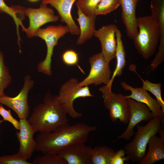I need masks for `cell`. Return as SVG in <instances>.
I'll use <instances>...</instances> for the list:
<instances>
[{
  "instance_id": "cell-9",
  "label": "cell",
  "mask_w": 164,
  "mask_h": 164,
  "mask_svg": "<svg viewBox=\"0 0 164 164\" xmlns=\"http://www.w3.org/2000/svg\"><path fill=\"white\" fill-rule=\"evenodd\" d=\"M34 81L30 76L24 78L23 86L15 97H11L5 94L0 97V103L6 106L15 112L19 119H27L29 108L28 103V97L29 90L33 86Z\"/></svg>"
},
{
  "instance_id": "cell-18",
  "label": "cell",
  "mask_w": 164,
  "mask_h": 164,
  "mask_svg": "<svg viewBox=\"0 0 164 164\" xmlns=\"http://www.w3.org/2000/svg\"><path fill=\"white\" fill-rule=\"evenodd\" d=\"M77 7L78 15L77 20L80 26V30L77 44L78 45H81L94 36L97 16L95 15L87 16L84 14L78 6Z\"/></svg>"
},
{
  "instance_id": "cell-2",
  "label": "cell",
  "mask_w": 164,
  "mask_h": 164,
  "mask_svg": "<svg viewBox=\"0 0 164 164\" xmlns=\"http://www.w3.org/2000/svg\"><path fill=\"white\" fill-rule=\"evenodd\" d=\"M67 114L58 95L48 92L45 95L43 102L34 108L28 120L35 132H48L68 124Z\"/></svg>"
},
{
  "instance_id": "cell-11",
  "label": "cell",
  "mask_w": 164,
  "mask_h": 164,
  "mask_svg": "<svg viewBox=\"0 0 164 164\" xmlns=\"http://www.w3.org/2000/svg\"><path fill=\"white\" fill-rule=\"evenodd\" d=\"M130 115L128 124L125 131L118 137V139L130 140L134 135V129L140 122L149 121L152 118L149 108L143 103L131 98L128 99Z\"/></svg>"
},
{
  "instance_id": "cell-14",
  "label": "cell",
  "mask_w": 164,
  "mask_h": 164,
  "mask_svg": "<svg viewBox=\"0 0 164 164\" xmlns=\"http://www.w3.org/2000/svg\"><path fill=\"white\" fill-rule=\"evenodd\" d=\"M19 132H16V137L19 142L18 152L25 159L31 158L36 151V142L34 138L35 132L27 119H19Z\"/></svg>"
},
{
  "instance_id": "cell-16",
  "label": "cell",
  "mask_w": 164,
  "mask_h": 164,
  "mask_svg": "<svg viewBox=\"0 0 164 164\" xmlns=\"http://www.w3.org/2000/svg\"><path fill=\"white\" fill-rule=\"evenodd\" d=\"M77 0H43L41 3L50 4L57 12L61 21L65 22L69 29V33L73 35L80 33L79 27L76 24L71 14V9Z\"/></svg>"
},
{
  "instance_id": "cell-36",
  "label": "cell",
  "mask_w": 164,
  "mask_h": 164,
  "mask_svg": "<svg viewBox=\"0 0 164 164\" xmlns=\"http://www.w3.org/2000/svg\"><path fill=\"white\" fill-rule=\"evenodd\" d=\"M4 0L5 1V0Z\"/></svg>"
},
{
  "instance_id": "cell-19",
  "label": "cell",
  "mask_w": 164,
  "mask_h": 164,
  "mask_svg": "<svg viewBox=\"0 0 164 164\" xmlns=\"http://www.w3.org/2000/svg\"><path fill=\"white\" fill-rule=\"evenodd\" d=\"M148 151L139 164H153L164 159V142L156 135L149 139Z\"/></svg>"
},
{
  "instance_id": "cell-4",
  "label": "cell",
  "mask_w": 164,
  "mask_h": 164,
  "mask_svg": "<svg viewBox=\"0 0 164 164\" xmlns=\"http://www.w3.org/2000/svg\"><path fill=\"white\" fill-rule=\"evenodd\" d=\"M164 124L159 117L152 118L145 125L138 124L133 139L125 145L124 149L128 160L133 163H139L146 154L148 142L152 137L156 135Z\"/></svg>"
},
{
  "instance_id": "cell-30",
  "label": "cell",
  "mask_w": 164,
  "mask_h": 164,
  "mask_svg": "<svg viewBox=\"0 0 164 164\" xmlns=\"http://www.w3.org/2000/svg\"><path fill=\"white\" fill-rule=\"evenodd\" d=\"M62 58L63 62L67 65H78V55L73 50H69L65 51L62 55Z\"/></svg>"
},
{
  "instance_id": "cell-35",
  "label": "cell",
  "mask_w": 164,
  "mask_h": 164,
  "mask_svg": "<svg viewBox=\"0 0 164 164\" xmlns=\"http://www.w3.org/2000/svg\"><path fill=\"white\" fill-rule=\"evenodd\" d=\"M3 121L2 120H0V126ZM0 144H1V141L0 140Z\"/></svg>"
},
{
  "instance_id": "cell-17",
  "label": "cell",
  "mask_w": 164,
  "mask_h": 164,
  "mask_svg": "<svg viewBox=\"0 0 164 164\" xmlns=\"http://www.w3.org/2000/svg\"><path fill=\"white\" fill-rule=\"evenodd\" d=\"M140 0H118L121 8V19L127 36L133 39L138 32L136 15L138 2Z\"/></svg>"
},
{
  "instance_id": "cell-26",
  "label": "cell",
  "mask_w": 164,
  "mask_h": 164,
  "mask_svg": "<svg viewBox=\"0 0 164 164\" xmlns=\"http://www.w3.org/2000/svg\"><path fill=\"white\" fill-rule=\"evenodd\" d=\"M120 6L118 0H101L96 6L94 14L96 16L106 15L116 10Z\"/></svg>"
},
{
  "instance_id": "cell-20",
  "label": "cell",
  "mask_w": 164,
  "mask_h": 164,
  "mask_svg": "<svg viewBox=\"0 0 164 164\" xmlns=\"http://www.w3.org/2000/svg\"><path fill=\"white\" fill-rule=\"evenodd\" d=\"M117 46L115 53L116 65L115 70L109 83L107 85L112 86L113 81L116 76H121L126 63L125 52L122 39L121 33L118 29L116 32Z\"/></svg>"
},
{
  "instance_id": "cell-33",
  "label": "cell",
  "mask_w": 164,
  "mask_h": 164,
  "mask_svg": "<svg viewBox=\"0 0 164 164\" xmlns=\"http://www.w3.org/2000/svg\"><path fill=\"white\" fill-rule=\"evenodd\" d=\"M158 133L159 135V138L163 142H164V132L162 128L159 131Z\"/></svg>"
},
{
  "instance_id": "cell-31",
  "label": "cell",
  "mask_w": 164,
  "mask_h": 164,
  "mask_svg": "<svg viewBox=\"0 0 164 164\" xmlns=\"http://www.w3.org/2000/svg\"><path fill=\"white\" fill-rule=\"evenodd\" d=\"M0 115L3 118V121H6L9 122L15 129L19 130L20 128L19 121L12 116L10 109L7 110L2 104L0 105Z\"/></svg>"
},
{
  "instance_id": "cell-34",
  "label": "cell",
  "mask_w": 164,
  "mask_h": 164,
  "mask_svg": "<svg viewBox=\"0 0 164 164\" xmlns=\"http://www.w3.org/2000/svg\"><path fill=\"white\" fill-rule=\"evenodd\" d=\"M27 0L31 2H35L38 1L39 0Z\"/></svg>"
},
{
  "instance_id": "cell-3",
  "label": "cell",
  "mask_w": 164,
  "mask_h": 164,
  "mask_svg": "<svg viewBox=\"0 0 164 164\" xmlns=\"http://www.w3.org/2000/svg\"><path fill=\"white\" fill-rule=\"evenodd\" d=\"M138 30L133 39L135 47L143 58L149 59L155 53L161 36L159 23L152 15L137 17Z\"/></svg>"
},
{
  "instance_id": "cell-8",
  "label": "cell",
  "mask_w": 164,
  "mask_h": 164,
  "mask_svg": "<svg viewBox=\"0 0 164 164\" xmlns=\"http://www.w3.org/2000/svg\"><path fill=\"white\" fill-rule=\"evenodd\" d=\"M91 69L88 76L78 85L82 87L94 84L97 86L104 84H108L111 78V72L109 63L101 52L97 53L89 58Z\"/></svg>"
},
{
  "instance_id": "cell-13",
  "label": "cell",
  "mask_w": 164,
  "mask_h": 164,
  "mask_svg": "<svg viewBox=\"0 0 164 164\" xmlns=\"http://www.w3.org/2000/svg\"><path fill=\"white\" fill-rule=\"evenodd\" d=\"M118 29L115 25L110 24L103 26L94 32V36L101 42V53L109 63L115 58L117 46L116 32Z\"/></svg>"
},
{
  "instance_id": "cell-15",
  "label": "cell",
  "mask_w": 164,
  "mask_h": 164,
  "mask_svg": "<svg viewBox=\"0 0 164 164\" xmlns=\"http://www.w3.org/2000/svg\"><path fill=\"white\" fill-rule=\"evenodd\" d=\"M121 85L125 91H129L131 92L130 94L125 96L126 98L132 99L146 105L151 111L153 118H160L164 123V112L162 111L160 104L156 99L149 95L147 91L142 87H133L124 81L122 82Z\"/></svg>"
},
{
  "instance_id": "cell-6",
  "label": "cell",
  "mask_w": 164,
  "mask_h": 164,
  "mask_svg": "<svg viewBox=\"0 0 164 164\" xmlns=\"http://www.w3.org/2000/svg\"><path fill=\"white\" fill-rule=\"evenodd\" d=\"M111 87L105 85L99 89L102 94L104 106L109 111L112 122H115L119 119L123 123L127 124L130 115L128 99L121 94L113 92Z\"/></svg>"
},
{
  "instance_id": "cell-27",
  "label": "cell",
  "mask_w": 164,
  "mask_h": 164,
  "mask_svg": "<svg viewBox=\"0 0 164 164\" xmlns=\"http://www.w3.org/2000/svg\"><path fill=\"white\" fill-rule=\"evenodd\" d=\"M32 164H67L57 154L47 153L36 157Z\"/></svg>"
},
{
  "instance_id": "cell-10",
  "label": "cell",
  "mask_w": 164,
  "mask_h": 164,
  "mask_svg": "<svg viewBox=\"0 0 164 164\" xmlns=\"http://www.w3.org/2000/svg\"><path fill=\"white\" fill-rule=\"evenodd\" d=\"M47 5L41 3L39 8L25 9L24 15L28 16L29 19V26L26 28L25 32L28 38L34 37L36 30L43 25L59 20V16L56 15L53 10Z\"/></svg>"
},
{
  "instance_id": "cell-22",
  "label": "cell",
  "mask_w": 164,
  "mask_h": 164,
  "mask_svg": "<svg viewBox=\"0 0 164 164\" xmlns=\"http://www.w3.org/2000/svg\"><path fill=\"white\" fill-rule=\"evenodd\" d=\"M151 15L158 21L160 27L161 36L159 46L164 47V0H150Z\"/></svg>"
},
{
  "instance_id": "cell-23",
  "label": "cell",
  "mask_w": 164,
  "mask_h": 164,
  "mask_svg": "<svg viewBox=\"0 0 164 164\" xmlns=\"http://www.w3.org/2000/svg\"><path fill=\"white\" fill-rule=\"evenodd\" d=\"M116 151L105 146H96L93 149L91 164H111Z\"/></svg>"
},
{
  "instance_id": "cell-21",
  "label": "cell",
  "mask_w": 164,
  "mask_h": 164,
  "mask_svg": "<svg viewBox=\"0 0 164 164\" xmlns=\"http://www.w3.org/2000/svg\"><path fill=\"white\" fill-rule=\"evenodd\" d=\"M25 9L19 6H9L6 4L4 0H0V12L8 14L13 19L16 26L18 41H19L21 40L19 32V26H21L24 32L26 29L22 22L24 18Z\"/></svg>"
},
{
  "instance_id": "cell-7",
  "label": "cell",
  "mask_w": 164,
  "mask_h": 164,
  "mask_svg": "<svg viewBox=\"0 0 164 164\" xmlns=\"http://www.w3.org/2000/svg\"><path fill=\"white\" fill-rule=\"evenodd\" d=\"M78 80L71 78L61 86L58 95V97L63 104L67 114L73 118L81 117L82 114L75 111L73 103L78 98L93 97L94 96L90 92L88 86H79Z\"/></svg>"
},
{
  "instance_id": "cell-29",
  "label": "cell",
  "mask_w": 164,
  "mask_h": 164,
  "mask_svg": "<svg viewBox=\"0 0 164 164\" xmlns=\"http://www.w3.org/2000/svg\"><path fill=\"white\" fill-rule=\"evenodd\" d=\"M0 164H32L24 159L18 152L13 155L0 157Z\"/></svg>"
},
{
  "instance_id": "cell-28",
  "label": "cell",
  "mask_w": 164,
  "mask_h": 164,
  "mask_svg": "<svg viewBox=\"0 0 164 164\" xmlns=\"http://www.w3.org/2000/svg\"><path fill=\"white\" fill-rule=\"evenodd\" d=\"M101 0H77L76 6L87 16L95 15V9Z\"/></svg>"
},
{
  "instance_id": "cell-32",
  "label": "cell",
  "mask_w": 164,
  "mask_h": 164,
  "mask_svg": "<svg viewBox=\"0 0 164 164\" xmlns=\"http://www.w3.org/2000/svg\"><path fill=\"white\" fill-rule=\"evenodd\" d=\"M125 154L124 149L116 151L112 159L111 164H124L125 161L128 160L127 157L124 156Z\"/></svg>"
},
{
  "instance_id": "cell-5",
  "label": "cell",
  "mask_w": 164,
  "mask_h": 164,
  "mask_svg": "<svg viewBox=\"0 0 164 164\" xmlns=\"http://www.w3.org/2000/svg\"><path fill=\"white\" fill-rule=\"evenodd\" d=\"M69 32L67 25H61L49 26L45 28H39L36 30L34 36L39 37L43 40L47 46L46 57L37 65V70L39 72L48 76L52 75L51 65L54 48L58 44L59 39Z\"/></svg>"
},
{
  "instance_id": "cell-24",
  "label": "cell",
  "mask_w": 164,
  "mask_h": 164,
  "mask_svg": "<svg viewBox=\"0 0 164 164\" xmlns=\"http://www.w3.org/2000/svg\"><path fill=\"white\" fill-rule=\"evenodd\" d=\"M129 68L130 70L134 72L140 78L142 83V87L146 91L150 92L156 97V100L161 106L162 111L164 112V101L162 97L161 83H154L147 80H143L136 71V67L135 65H131Z\"/></svg>"
},
{
  "instance_id": "cell-1",
  "label": "cell",
  "mask_w": 164,
  "mask_h": 164,
  "mask_svg": "<svg viewBox=\"0 0 164 164\" xmlns=\"http://www.w3.org/2000/svg\"><path fill=\"white\" fill-rule=\"evenodd\" d=\"M97 129L94 126L82 123L62 125L51 132L40 133L37 136L36 151L44 154H57L62 149L78 142H86L89 134Z\"/></svg>"
},
{
  "instance_id": "cell-25",
  "label": "cell",
  "mask_w": 164,
  "mask_h": 164,
  "mask_svg": "<svg viewBox=\"0 0 164 164\" xmlns=\"http://www.w3.org/2000/svg\"><path fill=\"white\" fill-rule=\"evenodd\" d=\"M12 80L9 70L4 63L3 53L0 52V97L5 94L4 90L11 83Z\"/></svg>"
},
{
  "instance_id": "cell-12",
  "label": "cell",
  "mask_w": 164,
  "mask_h": 164,
  "mask_svg": "<svg viewBox=\"0 0 164 164\" xmlns=\"http://www.w3.org/2000/svg\"><path fill=\"white\" fill-rule=\"evenodd\" d=\"M85 143L73 144L60 150L57 154L67 164H91L93 148Z\"/></svg>"
}]
</instances>
